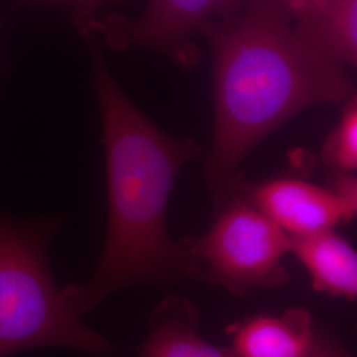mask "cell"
<instances>
[{
  "mask_svg": "<svg viewBox=\"0 0 357 357\" xmlns=\"http://www.w3.org/2000/svg\"><path fill=\"white\" fill-rule=\"evenodd\" d=\"M213 56L215 132L205 183L218 212L255 147L295 115L356 94L347 69L308 48L282 0H243L205 29Z\"/></svg>",
  "mask_w": 357,
  "mask_h": 357,
  "instance_id": "6da1fadb",
  "label": "cell"
},
{
  "mask_svg": "<svg viewBox=\"0 0 357 357\" xmlns=\"http://www.w3.org/2000/svg\"><path fill=\"white\" fill-rule=\"evenodd\" d=\"M94 51V89L101 112L106 156L109 220L98 266L89 281L63 289L78 317L116 291L138 284L168 287L197 278V265L184 240L167 229V206L176 178L205 153L192 139H176L130 101Z\"/></svg>",
  "mask_w": 357,
  "mask_h": 357,
  "instance_id": "7a4b0ae2",
  "label": "cell"
},
{
  "mask_svg": "<svg viewBox=\"0 0 357 357\" xmlns=\"http://www.w3.org/2000/svg\"><path fill=\"white\" fill-rule=\"evenodd\" d=\"M65 216L29 218L0 206V357L43 347H66L112 357L118 345L86 326L68 305L50 264Z\"/></svg>",
  "mask_w": 357,
  "mask_h": 357,
  "instance_id": "3957f363",
  "label": "cell"
},
{
  "mask_svg": "<svg viewBox=\"0 0 357 357\" xmlns=\"http://www.w3.org/2000/svg\"><path fill=\"white\" fill-rule=\"evenodd\" d=\"M184 243L196 261L197 277L237 296L289 281L283 258L290 252V237L236 195L217 212L212 229Z\"/></svg>",
  "mask_w": 357,
  "mask_h": 357,
  "instance_id": "277c9868",
  "label": "cell"
},
{
  "mask_svg": "<svg viewBox=\"0 0 357 357\" xmlns=\"http://www.w3.org/2000/svg\"><path fill=\"white\" fill-rule=\"evenodd\" d=\"M243 0H150L138 20L119 15L93 16L77 24L85 35H101L113 50L143 47L183 64L195 61L193 38L234 13Z\"/></svg>",
  "mask_w": 357,
  "mask_h": 357,
  "instance_id": "5b68a950",
  "label": "cell"
},
{
  "mask_svg": "<svg viewBox=\"0 0 357 357\" xmlns=\"http://www.w3.org/2000/svg\"><path fill=\"white\" fill-rule=\"evenodd\" d=\"M233 195L253 205L293 238L333 229L356 215L355 175L333 176L328 187L289 176L259 183L241 180Z\"/></svg>",
  "mask_w": 357,
  "mask_h": 357,
  "instance_id": "8992f818",
  "label": "cell"
},
{
  "mask_svg": "<svg viewBox=\"0 0 357 357\" xmlns=\"http://www.w3.org/2000/svg\"><path fill=\"white\" fill-rule=\"evenodd\" d=\"M299 38L332 64H357V0H310L290 11Z\"/></svg>",
  "mask_w": 357,
  "mask_h": 357,
  "instance_id": "52a82bcc",
  "label": "cell"
},
{
  "mask_svg": "<svg viewBox=\"0 0 357 357\" xmlns=\"http://www.w3.org/2000/svg\"><path fill=\"white\" fill-rule=\"evenodd\" d=\"M236 357H306L317 333L306 308L293 307L281 317L255 315L228 328Z\"/></svg>",
  "mask_w": 357,
  "mask_h": 357,
  "instance_id": "ba28073f",
  "label": "cell"
},
{
  "mask_svg": "<svg viewBox=\"0 0 357 357\" xmlns=\"http://www.w3.org/2000/svg\"><path fill=\"white\" fill-rule=\"evenodd\" d=\"M200 314L184 296H167L149 319L150 331L141 357H236L230 347L206 342L199 333Z\"/></svg>",
  "mask_w": 357,
  "mask_h": 357,
  "instance_id": "9c48e42d",
  "label": "cell"
},
{
  "mask_svg": "<svg viewBox=\"0 0 357 357\" xmlns=\"http://www.w3.org/2000/svg\"><path fill=\"white\" fill-rule=\"evenodd\" d=\"M290 253L306 268L312 289L349 302L357 296V255L335 230L290 237Z\"/></svg>",
  "mask_w": 357,
  "mask_h": 357,
  "instance_id": "30bf717a",
  "label": "cell"
},
{
  "mask_svg": "<svg viewBox=\"0 0 357 357\" xmlns=\"http://www.w3.org/2000/svg\"><path fill=\"white\" fill-rule=\"evenodd\" d=\"M337 125L321 147V162L335 175H355L357 169V97L345 101Z\"/></svg>",
  "mask_w": 357,
  "mask_h": 357,
  "instance_id": "8fae6325",
  "label": "cell"
},
{
  "mask_svg": "<svg viewBox=\"0 0 357 357\" xmlns=\"http://www.w3.org/2000/svg\"><path fill=\"white\" fill-rule=\"evenodd\" d=\"M306 357H351V355L339 342L317 333L315 342Z\"/></svg>",
  "mask_w": 357,
  "mask_h": 357,
  "instance_id": "7c38bea8",
  "label": "cell"
},
{
  "mask_svg": "<svg viewBox=\"0 0 357 357\" xmlns=\"http://www.w3.org/2000/svg\"><path fill=\"white\" fill-rule=\"evenodd\" d=\"M76 3L77 11L76 23H81L89 17L96 16V10L109 1H119V0H72Z\"/></svg>",
  "mask_w": 357,
  "mask_h": 357,
  "instance_id": "4fadbf2b",
  "label": "cell"
},
{
  "mask_svg": "<svg viewBox=\"0 0 357 357\" xmlns=\"http://www.w3.org/2000/svg\"><path fill=\"white\" fill-rule=\"evenodd\" d=\"M282 1H283V4L286 6L287 11L290 13V11H293L295 8L301 7L302 4H305V3L310 1V0H282Z\"/></svg>",
  "mask_w": 357,
  "mask_h": 357,
  "instance_id": "5bb4252c",
  "label": "cell"
}]
</instances>
